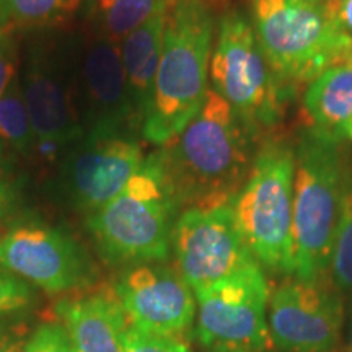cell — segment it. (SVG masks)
Returning <instances> with one entry per match:
<instances>
[{
    "label": "cell",
    "mask_w": 352,
    "mask_h": 352,
    "mask_svg": "<svg viewBox=\"0 0 352 352\" xmlns=\"http://www.w3.org/2000/svg\"><path fill=\"white\" fill-rule=\"evenodd\" d=\"M254 134L230 104L209 88L199 113L158 151L179 208L232 204L254 160Z\"/></svg>",
    "instance_id": "6da1fadb"
},
{
    "label": "cell",
    "mask_w": 352,
    "mask_h": 352,
    "mask_svg": "<svg viewBox=\"0 0 352 352\" xmlns=\"http://www.w3.org/2000/svg\"><path fill=\"white\" fill-rule=\"evenodd\" d=\"M215 0H176L166 13L164 46L144 139L165 145L199 113L208 95L215 36Z\"/></svg>",
    "instance_id": "7a4b0ae2"
},
{
    "label": "cell",
    "mask_w": 352,
    "mask_h": 352,
    "mask_svg": "<svg viewBox=\"0 0 352 352\" xmlns=\"http://www.w3.org/2000/svg\"><path fill=\"white\" fill-rule=\"evenodd\" d=\"M340 0H252V23L283 85L314 82L351 64L352 36L338 21Z\"/></svg>",
    "instance_id": "3957f363"
},
{
    "label": "cell",
    "mask_w": 352,
    "mask_h": 352,
    "mask_svg": "<svg viewBox=\"0 0 352 352\" xmlns=\"http://www.w3.org/2000/svg\"><path fill=\"white\" fill-rule=\"evenodd\" d=\"M176 199L158 152L145 157L122 191L88 215L87 226L108 264L165 261L178 219Z\"/></svg>",
    "instance_id": "277c9868"
},
{
    "label": "cell",
    "mask_w": 352,
    "mask_h": 352,
    "mask_svg": "<svg viewBox=\"0 0 352 352\" xmlns=\"http://www.w3.org/2000/svg\"><path fill=\"white\" fill-rule=\"evenodd\" d=\"M347 171L340 144L307 132L296 148L294 171V274L324 279L331 266Z\"/></svg>",
    "instance_id": "5b68a950"
},
{
    "label": "cell",
    "mask_w": 352,
    "mask_h": 352,
    "mask_svg": "<svg viewBox=\"0 0 352 352\" xmlns=\"http://www.w3.org/2000/svg\"><path fill=\"white\" fill-rule=\"evenodd\" d=\"M296 151L267 142L254 155L248 178L232 202L236 227L258 263L294 274Z\"/></svg>",
    "instance_id": "8992f818"
},
{
    "label": "cell",
    "mask_w": 352,
    "mask_h": 352,
    "mask_svg": "<svg viewBox=\"0 0 352 352\" xmlns=\"http://www.w3.org/2000/svg\"><path fill=\"white\" fill-rule=\"evenodd\" d=\"M209 74L212 90L254 132L283 118L287 88L272 72L243 12L230 10L219 19Z\"/></svg>",
    "instance_id": "52a82bcc"
},
{
    "label": "cell",
    "mask_w": 352,
    "mask_h": 352,
    "mask_svg": "<svg viewBox=\"0 0 352 352\" xmlns=\"http://www.w3.org/2000/svg\"><path fill=\"white\" fill-rule=\"evenodd\" d=\"M20 87L36 135L38 155L59 162L83 127L74 91L67 44L36 41L26 51Z\"/></svg>",
    "instance_id": "ba28073f"
},
{
    "label": "cell",
    "mask_w": 352,
    "mask_h": 352,
    "mask_svg": "<svg viewBox=\"0 0 352 352\" xmlns=\"http://www.w3.org/2000/svg\"><path fill=\"white\" fill-rule=\"evenodd\" d=\"M196 296V338L208 352H271L270 287L259 264Z\"/></svg>",
    "instance_id": "9c48e42d"
},
{
    "label": "cell",
    "mask_w": 352,
    "mask_h": 352,
    "mask_svg": "<svg viewBox=\"0 0 352 352\" xmlns=\"http://www.w3.org/2000/svg\"><path fill=\"white\" fill-rule=\"evenodd\" d=\"M142 160V148L132 132H85L59 160L57 191L90 215L120 195Z\"/></svg>",
    "instance_id": "30bf717a"
},
{
    "label": "cell",
    "mask_w": 352,
    "mask_h": 352,
    "mask_svg": "<svg viewBox=\"0 0 352 352\" xmlns=\"http://www.w3.org/2000/svg\"><path fill=\"white\" fill-rule=\"evenodd\" d=\"M176 270L192 292L259 264L236 227L232 204L184 209L171 233Z\"/></svg>",
    "instance_id": "8fae6325"
},
{
    "label": "cell",
    "mask_w": 352,
    "mask_h": 352,
    "mask_svg": "<svg viewBox=\"0 0 352 352\" xmlns=\"http://www.w3.org/2000/svg\"><path fill=\"white\" fill-rule=\"evenodd\" d=\"M0 267L47 294L76 292L96 279L94 259L70 233L38 222L0 235Z\"/></svg>",
    "instance_id": "7c38bea8"
},
{
    "label": "cell",
    "mask_w": 352,
    "mask_h": 352,
    "mask_svg": "<svg viewBox=\"0 0 352 352\" xmlns=\"http://www.w3.org/2000/svg\"><path fill=\"white\" fill-rule=\"evenodd\" d=\"M67 47L83 132L138 129L120 43L94 33L90 39L69 43Z\"/></svg>",
    "instance_id": "4fadbf2b"
},
{
    "label": "cell",
    "mask_w": 352,
    "mask_h": 352,
    "mask_svg": "<svg viewBox=\"0 0 352 352\" xmlns=\"http://www.w3.org/2000/svg\"><path fill=\"white\" fill-rule=\"evenodd\" d=\"M267 323L277 351L333 352L342 324L341 294L323 279L292 277L271 294Z\"/></svg>",
    "instance_id": "5bb4252c"
},
{
    "label": "cell",
    "mask_w": 352,
    "mask_h": 352,
    "mask_svg": "<svg viewBox=\"0 0 352 352\" xmlns=\"http://www.w3.org/2000/svg\"><path fill=\"white\" fill-rule=\"evenodd\" d=\"M113 290L129 327L182 340L196 318V298L178 270L142 263L122 271Z\"/></svg>",
    "instance_id": "9a60e30c"
},
{
    "label": "cell",
    "mask_w": 352,
    "mask_h": 352,
    "mask_svg": "<svg viewBox=\"0 0 352 352\" xmlns=\"http://www.w3.org/2000/svg\"><path fill=\"white\" fill-rule=\"evenodd\" d=\"M54 311L76 352H124L129 323L113 285L78 290L57 302Z\"/></svg>",
    "instance_id": "2e32d148"
},
{
    "label": "cell",
    "mask_w": 352,
    "mask_h": 352,
    "mask_svg": "<svg viewBox=\"0 0 352 352\" xmlns=\"http://www.w3.org/2000/svg\"><path fill=\"white\" fill-rule=\"evenodd\" d=\"M166 13L168 10L158 12L120 43L127 91H129L131 108L138 129H142L145 114L151 104L153 83L160 65L162 46H164Z\"/></svg>",
    "instance_id": "e0dca14e"
},
{
    "label": "cell",
    "mask_w": 352,
    "mask_h": 352,
    "mask_svg": "<svg viewBox=\"0 0 352 352\" xmlns=\"http://www.w3.org/2000/svg\"><path fill=\"white\" fill-rule=\"evenodd\" d=\"M302 113L310 134L334 144L346 139L352 118V64L329 69L310 82Z\"/></svg>",
    "instance_id": "ac0fdd59"
},
{
    "label": "cell",
    "mask_w": 352,
    "mask_h": 352,
    "mask_svg": "<svg viewBox=\"0 0 352 352\" xmlns=\"http://www.w3.org/2000/svg\"><path fill=\"white\" fill-rule=\"evenodd\" d=\"M176 0H87L85 15L98 36L121 43L127 34Z\"/></svg>",
    "instance_id": "d6986e66"
},
{
    "label": "cell",
    "mask_w": 352,
    "mask_h": 352,
    "mask_svg": "<svg viewBox=\"0 0 352 352\" xmlns=\"http://www.w3.org/2000/svg\"><path fill=\"white\" fill-rule=\"evenodd\" d=\"M87 0H0V28L50 30L85 12Z\"/></svg>",
    "instance_id": "ffe728a7"
},
{
    "label": "cell",
    "mask_w": 352,
    "mask_h": 352,
    "mask_svg": "<svg viewBox=\"0 0 352 352\" xmlns=\"http://www.w3.org/2000/svg\"><path fill=\"white\" fill-rule=\"evenodd\" d=\"M0 138L8 148L21 157L28 158L38 152L36 135L21 94L19 76L0 96Z\"/></svg>",
    "instance_id": "44dd1931"
},
{
    "label": "cell",
    "mask_w": 352,
    "mask_h": 352,
    "mask_svg": "<svg viewBox=\"0 0 352 352\" xmlns=\"http://www.w3.org/2000/svg\"><path fill=\"white\" fill-rule=\"evenodd\" d=\"M329 274L338 292L352 294V173L347 175L342 195Z\"/></svg>",
    "instance_id": "7402d4cb"
},
{
    "label": "cell",
    "mask_w": 352,
    "mask_h": 352,
    "mask_svg": "<svg viewBox=\"0 0 352 352\" xmlns=\"http://www.w3.org/2000/svg\"><path fill=\"white\" fill-rule=\"evenodd\" d=\"M124 352H191L178 338L157 336L129 327L124 334Z\"/></svg>",
    "instance_id": "603a6c76"
},
{
    "label": "cell",
    "mask_w": 352,
    "mask_h": 352,
    "mask_svg": "<svg viewBox=\"0 0 352 352\" xmlns=\"http://www.w3.org/2000/svg\"><path fill=\"white\" fill-rule=\"evenodd\" d=\"M33 297V289L28 283L0 267V315L28 307Z\"/></svg>",
    "instance_id": "cb8c5ba5"
},
{
    "label": "cell",
    "mask_w": 352,
    "mask_h": 352,
    "mask_svg": "<svg viewBox=\"0 0 352 352\" xmlns=\"http://www.w3.org/2000/svg\"><path fill=\"white\" fill-rule=\"evenodd\" d=\"M25 352H76L64 324H41L26 342Z\"/></svg>",
    "instance_id": "d4e9b609"
},
{
    "label": "cell",
    "mask_w": 352,
    "mask_h": 352,
    "mask_svg": "<svg viewBox=\"0 0 352 352\" xmlns=\"http://www.w3.org/2000/svg\"><path fill=\"white\" fill-rule=\"evenodd\" d=\"M19 67V47L12 32L6 28H0V96L7 90L16 74Z\"/></svg>",
    "instance_id": "484cf974"
},
{
    "label": "cell",
    "mask_w": 352,
    "mask_h": 352,
    "mask_svg": "<svg viewBox=\"0 0 352 352\" xmlns=\"http://www.w3.org/2000/svg\"><path fill=\"white\" fill-rule=\"evenodd\" d=\"M26 342L25 324L0 321V352H25Z\"/></svg>",
    "instance_id": "4316f807"
},
{
    "label": "cell",
    "mask_w": 352,
    "mask_h": 352,
    "mask_svg": "<svg viewBox=\"0 0 352 352\" xmlns=\"http://www.w3.org/2000/svg\"><path fill=\"white\" fill-rule=\"evenodd\" d=\"M338 21H340L342 30L352 36V0H340Z\"/></svg>",
    "instance_id": "83f0119b"
},
{
    "label": "cell",
    "mask_w": 352,
    "mask_h": 352,
    "mask_svg": "<svg viewBox=\"0 0 352 352\" xmlns=\"http://www.w3.org/2000/svg\"><path fill=\"white\" fill-rule=\"evenodd\" d=\"M12 202H13L12 188L8 186V183L2 178V176H0V219L10 210Z\"/></svg>",
    "instance_id": "f1b7e54d"
},
{
    "label": "cell",
    "mask_w": 352,
    "mask_h": 352,
    "mask_svg": "<svg viewBox=\"0 0 352 352\" xmlns=\"http://www.w3.org/2000/svg\"><path fill=\"white\" fill-rule=\"evenodd\" d=\"M7 151H8V147H7V144L3 142L2 140V138H0V176H2V171H3V162H6V157H7Z\"/></svg>",
    "instance_id": "f546056e"
},
{
    "label": "cell",
    "mask_w": 352,
    "mask_h": 352,
    "mask_svg": "<svg viewBox=\"0 0 352 352\" xmlns=\"http://www.w3.org/2000/svg\"><path fill=\"white\" fill-rule=\"evenodd\" d=\"M346 138L352 140V118H351L349 124H347V127H346Z\"/></svg>",
    "instance_id": "4dcf8cb0"
},
{
    "label": "cell",
    "mask_w": 352,
    "mask_h": 352,
    "mask_svg": "<svg viewBox=\"0 0 352 352\" xmlns=\"http://www.w3.org/2000/svg\"><path fill=\"white\" fill-rule=\"evenodd\" d=\"M347 352H352V320H351V329H349V349Z\"/></svg>",
    "instance_id": "1f68e13d"
},
{
    "label": "cell",
    "mask_w": 352,
    "mask_h": 352,
    "mask_svg": "<svg viewBox=\"0 0 352 352\" xmlns=\"http://www.w3.org/2000/svg\"><path fill=\"white\" fill-rule=\"evenodd\" d=\"M272 352V351H271ZM274 352H289V351H274Z\"/></svg>",
    "instance_id": "d6a6232c"
},
{
    "label": "cell",
    "mask_w": 352,
    "mask_h": 352,
    "mask_svg": "<svg viewBox=\"0 0 352 352\" xmlns=\"http://www.w3.org/2000/svg\"><path fill=\"white\" fill-rule=\"evenodd\" d=\"M351 64H352V59H351Z\"/></svg>",
    "instance_id": "836d02e7"
}]
</instances>
